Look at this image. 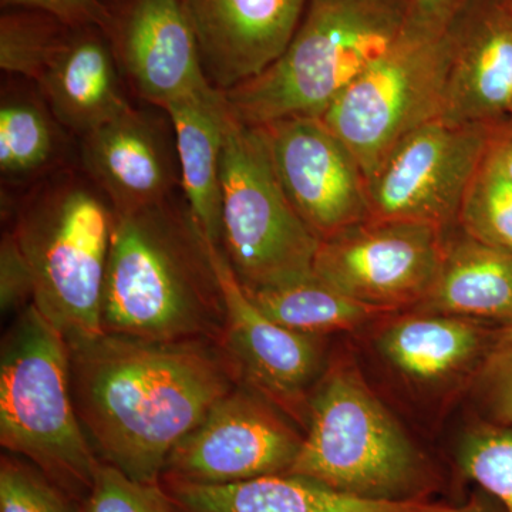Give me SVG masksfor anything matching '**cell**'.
Masks as SVG:
<instances>
[{
	"mask_svg": "<svg viewBox=\"0 0 512 512\" xmlns=\"http://www.w3.org/2000/svg\"><path fill=\"white\" fill-rule=\"evenodd\" d=\"M208 82L227 93L264 73L301 25L309 0H181Z\"/></svg>",
	"mask_w": 512,
	"mask_h": 512,
	"instance_id": "2e32d148",
	"label": "cell"
},
{
	"mask_svg": "<svg viewBox=\"0 0 512 512\" xmlns=\"http://www.w3.org/2000/svg\"><path fill=\"white\" fill-rule=\"evenodd\" d=\"M212 261L224 296L222 346L239 382L264 396L305 431L309 399L326 369L325 338L278 325L248 298L218 245Z\"/></svg>",
	"mask_w": 512,
	"mask_h": 512,
	"instance_id": "7c38bea8",
	"label": "cell"
},
{
	"mask_svg": "<svg viewBox=\"0 0 512 512\" xmlns=\"http://www.w3.org/2000/svg\"><path fill=\"white\" fill-rule=\"evenodd\" d=\"M2 8L46 10L72 26L106 28L107 12L100 0H0Z\"/></svg>",
	"mask_w": 512,
	"mask_h": 512,
	"instance_id": "d6a6232c",
	"label": "cell"
},
{
	"mask_svg": "<svg viewBox=\"0 0 512 512\" xmlns=\"http://www.w3.org/2000/svg\"><path fill=\"white\" fill-rule=\"evenodd\" d=\"M119 215L79 164L2 190V221L35 278L33 303L70 346L103 333L104 282Z\"/></svg>",
	"mask_w": 512,
	"mask_h": 512,
	"instance_id": "3957f363",
	"label": "cell"
},
{
	"mask_svg": "<svg viewBox=\"0 0 512 512\" xmlns=\"http://www.w3.org/2000/svg\"><path fill=\"white\" fill-rule=\"evenodd\" d=\"M406 0H309L291 43L255 79L224 93L244 123L322 117L396 45Z\"/></svg>",
	"mask_w": 512,
	"mask_h": 512,
	"instance_id": "5b68a950",
	"label": "cell"
},
{
	"mask_svg": "<svg viewBox=\"0 0 512 512\" xmlns=\"http://www.w3.org/2000/svg\"><path fill=\"white\" fill-rule=\"evenodd\" d=\"M79 165L117 215L160 204L181 191L173 124L156 107L133 106L80 138Z\"/></svg>",
	"mask_w": 512,
	"mask_h": 512,
	"instance_id": "9a60e30c",
	"label": "cell"
},
{
	"mask_svg": "<svg viewBox=\"0 0 512 512\" xmlns=\"http://www.w3.org/2000/svg\"><path fill=\"white\" fill-rule=\"evenodd\" d=\"M245 293L266 318L293 332L320 338L363 328L392 315L353 301L315 271L295 281Z\"/></svg>",
	"mask_w": 512,
	"mask_h": 512,
	"instance_id": "cb8c5ba5",
	"label": "cell"
},
{
	"mask_svg": "<svg viewBox=\"0 0 512 512\" xmlns=\"http://www.w3.org/2000/svg\"><path fill=\"white\" fill-rule=\"evenodd\" d=\"M0 444L77 503L92 490L101 461L74 403L70 345L35 303L15 315L2 339Z\"/></svg>",
	"mask_w": 512,
	"mask_h": 512,
	"instance_id": "8992f818",
	"label": "cell"
},
{
	"mask_svg": "<svg viewBox=\"0 0 512 512\" xmlns=\"http://www.w3.org/2000/svg\"><path fill=\"white\" fill-rule=\"evenodd\" d=\"M450 63V29L437 37L402 33L320 119L355 154L367 180L410 131L440 119Z\"/></svg>",
	"mask_w": 512,
	"mask_h": 512,
	"instance_id": "ba28073f",
	"label": "cell"
},
{
	"mask_svg": "<svg viewBox=\"0 0 512 512\" xmlns=\"http://www.w3.org/2000/svg\"><path fill=\"white\" fill-rule=\"evenodd\" d=\"M444 237L426 222L369 218L322 239L313 271L376 311H412L434 284Z\"/></svg>",
	"mask_w": 512,
	"mask_h": 512,
	"instance_id": "30bf717a",
	"label": "cell"
},
{
	"mask_svg": "<svg viewBox=\"0 0 512 512\" xmlns=\"http://www.w3.org/2000/svg\"><path fill=\"white\" fill-rule=\"evenodd\" d=\"M468 386L481 420L512 426V325L498 326L487 355Z\"/></svg>",
	"mask_w": 512,
	"mask_h": 512,
	"instance_id": "f1b7e54d",
	"label": "cell"
},
{
	"mask_svg": "<svg viewBox=\"0 0 512 512\" xmlns=\"http://www.w3.org/2000/svg\"><path fill=\"white\" fill-rule=\"evenodd\" d=\"M497 127L436 119L410 131L367 180L372 218L456 225Z\"/></svg>",
	"mask_w": 512,
	"mask_h": 512,
	"instance_id": "9c48e42d",
	"label": "cell"
},
{
	"mask_svg": "<svg viewBox=\"0 0 512 512\" xmlns=\"http://www.w3.org/2000/svg\"><path fill=\"white\" fill-rule=\"evenodd\" d=\"M82 512H174L161 484L140 483L101 463Z\"/></svg>",
	"mask_w": 512,
	"mask_h": 512,
	"instance_id": "f546056e",
	"label": "cell"
},
{
	"mask_svg": "<svg viewBox=\"0 0 512 512\" xmlns=\"http://www.w3.org/2000/svg\"><path fill=\"white\" fill-rule=\"evenodd\" d=\"M420 512H505L503 505L494 497L481 490L470 495L466 503L460 505H443L426 503Z\"/></svg>",
	"mask_w": 512,
	"mask_h": 512,
	"instance_id": "836d02e7",
	"label": "cell"
},
{
	"mask_svg": "<svg viewBox=\"0 0 512 512\" xmlns=\"http://www.w3.org/2000/svg\"><path fill=\"white\" fill-rule=\"evenodd\" d=\"M441 120L503 126L512 119V9L473 0L450 28Z\"/></svg>",
	"mask_w": 512,
	"mask_h": 512,
	"instance_id": "e0dca14e",
	"label": "cell"
},
{
	"mask_svg": "<svg viewBox=\"0 0 512 512\" xmlns=\"http://www.w3.org/2000/svg\"><path fill=\"white\" fill-rule=\"evenodd\" d=\"M473 0H406L403 33L410 36L444 35Z\"/></svg>",
	"mask_w": 512,
	"mask_h": 512,
	"instance_id": "1f68e13d",
	"label": "cell"
},
{
	"mask_svg": "<svg viewBox=\"0 0 512 512\" xmlns=\"http://www.w3.org/2000/svg\"><path fill=\"white\" fill-rule=\"evenodd\" d=\"M35 299V278L18 239L3 227L0 241V309L3 316L18 315Z\"/></svg>",
	"mask_w": 512,
	"mask_h": 512,
	"instance_id": "4dcf8cb0",
	"label": "cell"
},
{
	"mask_svg": "<svg viewBox=\"0 0 512 512\" xmlns=\"http://www.w3.org/2000/svg\"><path fill=\"white\" fill-rule=\"evenodd\" d=\"M457 225L478 241L512 252V180L488 156L464 195Z\"/></svg>",
	"mask_w": 512,
	"mask_h": 512,
	"instance_id": "4316f807",
	"label": "cell"
},
{
	"mask_svg": "<svg viewBox=\"0 0 512 512\" xmlns=\"http://www.w3.org/2000/svg\"><path fill=\"white\" fill-rule=\"evenodd\" d=\"M289 474L392 503L426 501L440 485L433 463L348 355L329 362L313 389L302 447Z\"/></svg>",
	"mask_w": 512,
	"mask_h": 512,
	"instance_id": "277c9868",
	"label": "cell"
},
{
	"mask_svg": "<svg viewBox=\"0 0 512 512\" xmlns=\"http://www.w3.org/2000/svg\"><path fill=\"white\" fill-rule=\"evenodd\" d=\"M412 311L512 325V252L446 229L439 272Z\"/></svg>",
	"mask_w": 512,
	"mask_h": 512,
	"instance_id": "44dd1931",
	"label": "cell"
},
{
	"mask_svg": "<svg viewBox=\"0 0 512 512\" xmlns=\"http://www.w3.org/2000/svg\"><path fill=\"white\" fill-rule=\"evenodd\" d=\"M73 138L35 83L5 77L0 93L2 190H25L63 168L79 164V144L74 148Z\"/></svg>",
	"mask_w": 512,
	"mask_h": 512,
	"instance_id": "7402d4cb",
	"label": "cell"
},
{
	"mask_svg": "<svg viewBox=\"0 0 512 512\" xmlns=\"http://www.w3.org/2000/svg\"><path fill=\"white\" fill-rule=\"evenodd\" d=\"M104 28L128 92L164 110L214 89L181 0H100Z\"/></svg>",
	"mask_w": 512,
	"mask_h": 512,
	"instance_id": "5bb4252c",
	"label": "cell"
},
{
	"mask_svg": "<svg viewBox=\"0 0 512 512\" xmlns=\"http://www.w3.org/2000/svg\"><path fill=\"white\" fill-rule=\"evenodd\" d=\"M488 158L512 180V121L495 130Z\"/></svg>",
	"mask_w": 512,
	"mask_h": 512,
	"instance_id": "e575fe53",
	"label": "cell"
},
{
	"mask_svg": "<svg viewBox=\"0 0 512 512\" xmlns=\"http://www.w3.org/2000/svg\"><path fill=\"white\" fill-rule=\"evenodd\" d=\"M0 512H82L80 504L25 458L0 460Z\"/></svg>",
	"mask_w": 512,
	"mask_h": 512,
	"instance_id": "83f0119b",
	"label": "cell"
},
{
	"mask_svg": "<svg viewBox=\"0 0 512 512\" xmlns=\"http://www.w3.org/2000/svg\"><path fill=\"white\" fill-rule=\"evenodd\" d=\"M303 434L288 414L239 383L174 448L160 481L227 485L289 473Z\"/></svg>",
	"mask_w": 512,
	"mask_h": 512,
	"instance_id": "8fae6325",
	"label": "cell"
},
{
	"mask_svg": "<svg viewBox=\"0 0 512 512\" xmlns=\"http://www.w3.org/2000/svg\"><path fill=\"white\" fill-rule=\"evenodd\" d=\"M320 239L289 201L264 130L227 111L220 248L245 291L311 275Z\"/></svg>",
	"mask_w": 512,
	"mask_h": 512,
	"instance_id": "52a82bcc",
	"label": "cell"
},
{
	"mask_svg": "<svg viewBox=\"0 0 512 512\" xmlns=\"http://www.w3.org/2000/svg\"><path fill=\"white\" fill-rule=\"evenodd\" d=\"M164 111L173 124L185 204L204 237L220 247L225 94L212 89L174 101Z\"/></svg>",
	"mask_w": 512,
	"mask_h": 512,
	"instance_id": "603a6c76",
	"label": "cell"
},
{
	"mask_svg": "<svg viewBox=\"0 0 512 512\" xmlns=\"http://www.w3.org/2000/svg\"><path fill=\"white\" fill-rule=\"evenodd\" d=\"M457 467L461 476L512 512V426L474 421L458 444Z\"/></svg>",
	"mask_w": 512,
	"mask_h": 512,
	"instance_id": "484cf974",
	"label": "cell"
},
{
	"mask_svg": "<svg viewBox=\"0 0 512 512\" xmlns=\"http://www.w3.org/2000/svg\"><path fill=\"white\" fill-rule=\"evenodd\" d=\"M497 329L460 316L397 312L380 326L375 348L406 382L436 392L470 384Z\"/></svg>",
	"mask_w": 512,
	"mask_h": 512,
	"instance_id": "ac0fdd59",
	"label": "cell"
},
{
	"mask_svg": "<svg viewBox=\"0 0 512 512\" xmlns=\"http://www.w3.org/2000/svg\"><path fill=\"white\" fill-rule=\"evenodd\" d=\"M259 127L285 194L320 241L372 218L362 165L320 117H286Z\"/></svg>",
	"mask_w": 512,
	"mask_h": 512,
	"instance_id": "4fadbf2b",
	"label": "cell"
},
{
	"mask_svg": "<svg viewBox=\"0 0 512 512\" xmlns=\"http://www.w3.org/2000/svg\"><path fill=\"white\" fill-rule=\"evenodd\" d=\"M505 2H507V5L512 9V0H505Z\"/></svg>",
	"mask_w": 512,
	"mask_h": 512,
	"instance_id": "d590c367",
	"label": "cell"
},
{
	"mask_svg": "<svg viewBox=\"0 0 512 512\" xmlns=\"http://www.w3.org/2000/svg\"><path fill=\"white\" fill-rule=\"evenodd\" d=\"M74 28L46 10L2 8L0 69L36 83L69 43Z\"/></svg>",
	"mask_w": 512,
	"mask_h": 512,
	"instance_id": "d4e9b609",
	"label": "cell"
},
{
	"mask_svg": "<svg viewBox=\"0 0 512 512\" xmlns=\"http://www.w3.org/2000/svg\"><path fill=\"white\" fill-rule=\"evenodd\" d=\"M160 484L174 512H420L427 503L365 500L289 473L227 485Z\"/></svg>",
	"mask_w": 512,
	"mask_h": 512,
	"instance_id": "ffe728a7",
	"label": "cell"
},
{
	"mask_svg": "<svg viewBox=\"0 0 512 512\" xmlns=\"http://www.w3.org/2000/svg\"><path fill=\"white\" fill-rule=\"evenodd\" d=\"M77 413L101 463L158 484L165 463L239 383L222 343L101 333L70 346Z\"/></svg>",
	"mask_w": 512,
	"mask_h": 512,
	"instance_id": "6da1fadb",
	"label": "cell"
},
{
	"mask_svg": "<svg viewBox=\"0 0 512 512\" xmlns=\"http://www.w3.org/2000/svg\"><path fill=\"white\" fill-rule=\"evenodd\" d=\"M35 84L77 141L134 106L99 26L74 28L69 43Z\"/></svg>",
	"mask_w": 512,
	"mask_h": 512,
	"instance_id": "d6986e66",
	"label": "cell"
},
{
	"mask_svg": "<svg viewBox=\"0 0 512 512\" xmlns=\"http://www.w3.org/2000/svg\"><path fill=\"white\" fill-rule=\"evenodd\" d=\"M101 328L130 338L222 342L220 279L183 192L117 218Z\"/></svg>",
	"mask_w": 512,
	"mask_h": 512,
	"instance_id": "7a4b0ae2",
	"label": "cell"
},
{
	"mask_svg": "<svg viewBox=\"0 0 512 512\" xmlns=\"http://www.w3.org/2000/svg\"><path fill=\"white\" fill-rule=\"evenodd\" d=\"M511 121H512V119H511Z\"/></svg>",
	"mask_w": 512,
	"mask_h": 512,
	"instance_id": "8d00e7d4",
	"label": "cell"
}]
</instances>
